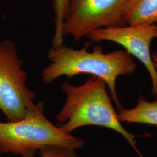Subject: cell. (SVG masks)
I'll list each match as a JSON object with an SVG mask.
<instances>
[{
	"mask_svg": "<svg viewBox=\"0 0 157 157\" xmlns=\"http://www.w3.org/2000/svg\"><path fill=\"white\" fill-rule=\"evenodd\" d=\"M68 0H53L54 11V33L52 39V47L63 44L64 37L62 26L67 12Z\"/></svg>",
	"mask_w": 157,
	"mask_h": 157,
	"instance_id": "9",
	"label": "cell"
},
{
	"mask_svg": "<svg viewBox=\"0 0 157 157\" xmlns=\"http://www.w3.org/2000/svg\"><path fill=\"white\" fill-rule=\"evenodd\" d=\"M61 88L66 99L56 116L60 129L68 134L90 125L111 129L124 137L139 157H144L136 146V136L122 125L108 93L107 84L102 79L93 76L78 86L65 81Z\"/></svg>",
	"mask_w": 157,
	"mask_h": 157,
	"instance_id": "2",
	"label": "cell"
},
{
	"mask_svg": "<svg viewBox=\"0 0 157 157\" xmlns=\"http://www.w3.org/2000/svg\"><path fill=\"white\" fill-rule=\"evenodd\" d=\"M128 0H68L62 34L78 41L97 29L128 25L124 18Z\"/></svg>",
	"mask_w": 157,
	"mask_h": 157,
	"instance_id": "5",
	"label": "cell"
},
{
	"mask_svg": "<svg viewBox=\"0 0 157 157\" xmlns=\"http://www.w3.org/2000/svg\"><path fill=\"white\" fill-rule=\"evenodd\" d=\"M23 64L14 43L0 41V111L8 122L22 119L36 105V95L27 86Z\"/></svg>",
	"mask_w": 157,
	"mask_h": 157,
	"instance_id": "4",
	"label": "cell"
},
{
	"mask_svg": "<svg viewBox=\"0 0 157 157\" xmlns=\"http://www.w3.org/2000/svg\"><path fill=\"white\" fill-rule=\"evenodd\" d=\"M121 122L151 124L157 127V101L149 102L140 97L137 105L132 109L118 111Z\"/></svg>",
	"mask_w": 157,
	"mask_h": 157,
	"instance_id": "8",
	"label": "cell"
},
{
	"mask_svg": "<svg viewBox=\"0 0 157 157\" xmlns=\"http://www.w3.org/2000/svg\"><path fill=\"white\" fill-rule=\"evenodd\" d=\"M88 46L80 49L63 44L52 47L47 54L50 63L41 72L43 82L51 84L62 76L72 78L80 74L92 75L106 83L118 111L122 109L117 93V79L119 76L135 72L137 64L133 57L126 50L104 53L100 47H95L90 52Z\"/></svg>",
	"mask_w": 157,
	"mask_h": 157,
	"instance_id": "1",
	"label": "cell"
},
{
	"mask_svg": "<svg viewBox=\"0 0 157 157\" xmlns=\"http://www.w3.org/2000/svg\"><path fill=\"white\" fill-rule=\"evenodd\" d=\"M124 15L128 25L157 24V0H128Z\"/></svg>",
	"mask_w": 157,
	"mask_h": 157,
	"instance_id": "7",
	"label": "cell"
},
{
	"mask_svg": "<svg viewBox=\"0 0 157 157\" xmlns=\"http://www.w3.org/2000/svg\"><path fill=\"white\" fill-rule=\"evenodd\" d=\"M84 141L63 132L44 115L43 102L36 103L22 119L0 122V153H12L21 157H34L48 146L79 149Z\"/></svg>",
	"mask_w": 157,
	"mask_h": 157,
	"instance_id": "3",
	"label": "cell"
},
{
	"mask_svg": "<svg viewBox=\"0 0 157 157\" xmlns=\"http://www.w3.org/2000/svg\"><path fill=\"white\" fill-rule=\"evenodd\" d=\"M87 37L93 41H109L117 43L137 58L150 75L152 93L157 98V71L150 53L152 41L157 39V24L99 29L91 32Z\"/></svg>",
	"mask_w": 157,
	"mask_h": 157,
	"instance_id": "6",
	"label": "cell"
},
{
	"mask_svg": "<svg viewBox=\"0 0 157 157\" xmlns=\"http://www.w3.org/2000/svg\"><path fill=\"white\" fill-rule=\"evenodd\" d=\"M40 157H78L75 150L59 147L48 146L39 151Z\"/></svg>",
	"mask_w": 157,
	"mask_h": 157,
	"instance_id": "10",
	"label": "cell"
},
{
	"mask_svg": "<svg viewBox=\"0 0 157 157\" xmlns=\"http://www.w3.org/2000/svg\"><path fill=\"white\" fill-rule=\"evenodd\" d=\"M152 59L154 62V64L155 65V69L157 71V51L154 52L151 55Z\"/></svg>",
	"mask_w": 157,
	"mask_h": 157,
	"instance_id": "11",
	"label": "cell"
}]
</instances>
